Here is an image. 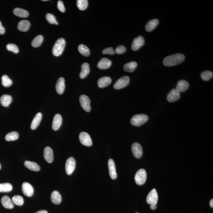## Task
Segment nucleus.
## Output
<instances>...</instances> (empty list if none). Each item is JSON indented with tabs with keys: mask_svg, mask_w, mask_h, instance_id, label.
<instances>
[{
	"mask_svg": "<svg viewBox=\"0 0 213 213\" xmlns=\"http://www.w3.org/2000/svg\"><path fill=\"white\" fill-rule=\"evenodd\" d=\"M108 164L109 175L111 178L112 179H116L117 177V175L116 172V166H115L114 160L112 159H109L108 162Z\"/></svg>",
	"mask_w": 213,
	"mask_h": 213,
	"instance_id": "4468645a",
	"label": "nucleus"
},
{
	"mask_svg": "<svg viewBox=\"0 0 213 213\" xmlns=\"http://www.w3.org/2000/svg\"><path fill=\"white\" fill-rule=\"evenodd\" d=\"M130 77L127 76H124L120 78L114 85V88L115 89H121L129 85Z\"/></svg>",
	"mask_w": 213,
	"mask_h": 213,
	"instance_id": "39448f33",
	"label": "nucleus"
},
{
	"mask_svg": "<svg viewBox=\"0 0 213 213\" xmlns=\"http://www.w3.org/2000/svg\"><path fill=\"white\" fill-rule=\"evenodd\" d=\"M81 68H82V70H81V72L79 74V76H80L81 79H84L90 73L89 64L88 63H84L82 64Z\"/></svg>",
	"mask_w": 213,
	"mask_h": 213,
	"instance_id": "4be33fe9",
	"label": "nucleus"
},
{
	"mask_svg": "<svg viewBox=\"0 0 213 213\" xmlns=\"http://www.w3.org/2000/svg\"><path fill=\"white\" fill-rule=\"evenodd\" d=\"M76 161L73 157H70L67 159L65 165L66 172L67 175H71L76 168Z\"/></svg>",
	"mask_w": 213,
	"mask_h": 213,
	"instance_id": "423d86ee",
	"label": "nucleus"
},
{
	"mask_svg": "<svg viewBox=\"0 0 213 213\" xmlns=\"http://www.w3.org/2000/svg\"><path fill=\"white\" fill-rule=\"evenodd\" d=\"M145 39L142 36H139L133 40L131 44V49L133 51H136L138 50L145 44Z\"/></svg>",
	"mask_w": 213,
	"mask_h": 213,
	"instance_id": "9b49d317",
	"label": "nucleus"
},
{
	"mask_svg": "<svg viewBox=\"0 0 213 213\" xmlns=\"http://www.w3.org/2000/svg\"><path fill=\"white\" fill-rule=\"evenodd\" d=\"M65 88V79L63 77H60L58 79L56 85L57 92L58 94H63Z\"/></svg>",
	"mask_w": 213,
	"mask_h": 213,
	"instance_id": "a211bd4d",
	"label": "nucleus"
},
{
	"mask_svg": "<svg viewBox=\"0 0 213 213\" xmlns=\"http://www.w3.org/2000/svg\"><path fill=\"white\" fill-rule=\"evenodd\" d=\"M46 19H47L48 22L51 24H55L56 25L58 24L55 16L52 13H47L46 15Z\"/></svg>",
	"mask_w": 213,
	"mask_h": 213,
	"instance_id": "58836bf2",
	"label": "nucleus"
},
{
	"mask_svg": "<svg viewBox=\"0 0 213 213\" xmlns=\"http://www.w3.org/2000/svg\"><path fill=\"white\" fill-rule=\"evenodd\" d=\"M189 86L190 85L187 81L181 80L178 81L176 89L180 92H184L188 89Z\"/></svg>",
	"mask_w": 213,
	"mask_h": 213,
	"instance_id": "aec40b11",
	"label": "nucleus"
},
{
	"mask_svg": "<svg viewBox=\"0 0 213 213\" xmlns=\"http://www.w3.org/2000/svg\"><path fill=\"white\" fill-rule=\"evenodd\" d=\"M77 5L79 10H84L88 7V1L87 0H78Z\"/></svg>",
	"mask_w": 213,
	"mask_h": 213,
	"instance_id": "4c0bfd02",
	"label": "nucleus"
},
{
	"mask_svg": "<svg viewBox=\"0 0 213 213\" xmlns=\"http://www.w3.org/2000/svg\"><path fill=\"white\" fill-rule=\"evenodd\" d=\"M112 64L111 61L108 58H102L97 64V67L101 70H105L109 68Z\"/></svg>",
	"mask_w": 213,
	"mask_h": 213,
	"instance_id": "f3484780",
	"label": "nucleus"
},
{
	"mask_svg": "<svg viewBox=\"0 0 213 213\" xmlns=\"http://www.w3.org/2000/svg\"><path fill=\"white\" fill-rule=\"evenodd\" d=\"M62 123V118L61 115L57 114L55 115L52 123V128L55 131L59 129Z\"/></svg>",
	"mask_w": 213,
	"mask_h": 213,
	"instance_id": "dca6fc26",
	"label": "nucleus"
},
{
	"mask_svg": "<svg viewBox=\"0 0 213 213\" xmlns=\"http://www.w3.org/2000/svg\"><path fill=\"white\" fill-rule=\"evenodd\" d=\"M66 46L65 40L63 38L58 39L52 48V52L55 56H59L62 53Z\"/></svg>",
	"mask_w": 213,
	"mask_h": 213,
	"instance_id": "f03ea898",
	"label": "nucleus"
},
{
	"mask_svg": "<svg viewBox=\"0 0 213 213\" xmlns=\"http://www.w3.org/2000/svg\"><path fill=\"white\" fill-rule=\"evenodd\" d=\"M42 117V115L41 112H38L35 115L31 123V127L32 130H35L39 125Z\"/></svg>",
	"mask_w": 213,
	"mask_h": 213,
	"instance_id": "412c9836",
	"label": "nucleus"
},
{
	"mask_svg": "<svg viewBox=\"0 0 213 213\" xmlns=\"http://www.w3.org/2000/svg\"><path fill=\"white\" fill-rule=\"evenodd\" d=\"M19 137L18 133L16 131H12L11 132L7 133L6 135L5 139L7 141H11L17 140Z\"/></svg>",
	"mask_w": 213,
	"mask_h": 213,
	"instance_id": "7c9ffc66",
	"label": "nucleus"
},
{
	"mask_svg": "<svg viewBox=\"0 0 213 213\" xmlns=\"http://www.w3.org/2000/svg\"><path fill=\"white\" fill-rule=\"evenodd\" d=\"M1 202L4 207L7 209H12L14 207V205H13L12 201L7 196H2L1 199Z\"/></svg>",
	"mask_w": 213,
	"mask_h": 213,
	"instance_id": "6ab92c4d",
	"label": "nucleus"
},
{
	"mask_svg": "<svg viewBox=\"0 0 213 213\" xmlns=\"http://www.w3.org/2000/svg\"><path fill=\"white\" fill-rule=\"evenodd\" d=\"M78 49L79 52L83 56L88 57L90 55V51L89 48L85 45H79Z\"/></svg>",
	"mask_w": 213,
	"mask_h": 213,
	"instance_id": "2f4dec72",
	"label": "nucleus"
},
{
	"mask_svg": "<svg viewBox=\"0 0 213 213\" xmlns=\"http://www.w3.org/2000/svg\"><path fill=\"white\" fill-rule=\"evenodd\" d=\"M31 26V24L28 20H23L21 21L17 25L18 29L22 32H26L28 31Z\"/></svg>",
	"mask_w": 213,
	"mask_h": 213,
	"instance_id": "b1692460",
	"label": "nucleus"
},
{
	"mask_svg": "<svg viewBox=\"0 0 213 213\" xmlns=\"http://www.w3.org/2000/svg\"><path fill=\"white\" fill-rule=\"evenodd\" d=\"M43 1H48L47 0H42Z\"/></svg>",
	"mask_w": 213,
	"mask_h": 213,
	"instance_id": "09e8293b",
	"label": "nucleus"
},
{
	"mask_svg": "<svg viewBox=\"0 0 213 213\" xmlns=\"http://www.w3.org/2000/svg\"><path fill=\"white\" fill-rule=\"evenodd\" d=\"M1 169V165L0 164V169Z\"/></svg>",
	"mask_w": 213,
	"mask_h": 213,
	"instance_id": "8fccbe9b",
	"label": "nucleus"
},
{
	"mask_svg": "<svg viewBox=\"0 0 213 213\" xmlns=\"http://www.w3.org/2000/svg\"><path fill=\"white\" fill-rule=\"evenodd\" d=\"M24 165L27 168L34 171H38L40 169V166L34 162L26 161L25 162Z\"/></svg>",
	"mask_w": 213,
	"mask_h": 213,
	"instance_id": "c85d7f7f",
	"label": "nucleus"
},
{
	"mask_svg": "<svg viewBox=\"0 0 213 213\" xmlns=\"http://www.w3.org/2000/svg\"><path fill=\"white\" fill-rule=\"evenodd\" d=\"M81 106L84 110L89 112L91 110V100L87 96L82 95L79 97Z\"/></svg>",
	"mask_w": 213,
	"mask_h": 213,
	"instance_id": "0eeeda50",
	"label": "nucleus"
},
{
	"mask_svg": "<svg viewBox=\"0 0 213 213\" xmlns=\"http://www.w3.org/2000/svg\"><path fill=\"white\" fill-rule=\"evenodd\" d=\"M7 50L14 52L15 53H18L19 49L17 46L16 44L13 43H9L7 46Z\"/></svg>",
	"mask_w": 213,
	"mask_h": 213,
	"instance_id": "ea45409f",
	"label": "nucleus"
},
{
	"mask_svg": "<svg viewBox=\"0 0 213 213\" xmlns=\"http://www.w3.org/2000/svg\"><path fill=\"white\" fill-rule=\"evenodd\" d=\"M115 52V51H114L113 48L111 47L106 48L102 51V53L103 54L113 55Z\"/></svg>",
	"mask_w": 213,
	"mask_h": 213,
	"instance_id": "79ce46f5",
	"label": "nucleus"
},
{
	"mask_svg": "<svg viewBox=\"0 0 213 213\" xmlns=\"http://www.w3.org/2000/svg\"><path fill=\"white\" fill-rule=\"evenodd\" d=\"M126 51V48L124 46L121 45V46H118L115 49V52H116L118 54H121L124 53Z\"/></svg>",
	"mask_w": 213,
	"mask_h": 213,
	"instance_id": "a19ab883",
	"label": "nucleus"
},
{
	"mask_svg": "<svg viewBox=\"0 0 213 213\" xmlns=\"http://www.w3.org/2000/svg\"><path fill=\"white\" fill-rule=\"evenodd\" d=\"M148 117L145 114H138L134 115L131 119V124L136 126H139L148 121Z\"/></svg>",
	"mask_w": 213,
	"mask_h": 213,
	"instance_id": "7ed1b4c3",
	"label": "nucleus"
},
{
	"mask_svg": "<svg viewBox=\"0 0 213 213\" xmlns=\"http://www.w3.org/2000/svg\"><path fill=\"white\" fill-rule=\"evenodd\" d=\"M185 58V56L182 54H175L165 58L163 60V64L166 67H172L181 63Z\"/></svg>",
	"mask_w": 213,
	"mask_h": 213,
	"instance_id": "f257e3e1",
	"label": "nucleus"
},
{
	"mask_svg": "<svg viewBox=\"0 0 213 213\" xmlns=\"http://www.w3.org/2000/svg\"><path fill=\"white\" fill-rule=\"evenodd\" d=\"M158 194L155 189H153L148 193L146 197V202L151 205H157L158 201Z\"/></svg>",
	"mask_w": 213,
	"mask_h": 213,
	"instance_id": "6e6552de",
	"label": "nucleus"
},
{
	"mask_svg": "<svg viewBox=\"0 0 213 213\" xmlns=\"http://www.w3.org/2000/svg\"><path fill=\"white\" fill-rule=\"evenodd\" d=\"M2 83L3 86L5 87H9L12 85V82L8 76L5 75L2 76Z\"/></svg>",
	"mask_w": 213,
	"mask_h": 213,
	"instance_id": "e433bc0d",
	"label": "nucleus"
},
{
	"mask_svg": "<svg viewBox=\"0 0 213 213\" xmlns=\"http://www.w3.org/2000/svg\"><path fill=\"white\" fill-rule=\"evenodd\" d=\"M79 139L81 143L85 146H92V139L88 133L85 132L81 133L79 134Z\"/></svg>",
	"mask_w": 213,
	"mask_h": 213,
	"instance_id": "1a4fd4ad",
	"label": "nucleus"
},
{
	"mask_svg": "<svg viewBox=\"0 0 213 213\" xmlns=\"http://www.w3.org/2000/svg\"><path fill=\"white\" fill-rule=\"evenodd\" d=\"M157 206L156 205H151V210H155Z\"/></svg>",
	"mask_w": 213,
	"mask_h": 213,
	"instance_id": "49530a36",
	"label": "nucleus"
},
{
	"mask_svg": "<svg viewBox=\"0 0 213 213\" xmlns=\"http://www.w3.org/2000/svg\"><path fill=\"white\" fill-rule=\"evenodd\" d=\"M12 190V186L8 183L0 184V192H8Z\"/></svg>",
	"mask_w": 213,
	"mask_h": 213,
	"instance_id": "473e14b6",
	"label": "nucleus"
},
{
	"mask_svg": "<svg viewBox=\"0 0 213 213\" xmlns=\"http://www.w3.org/2000/svg\"><path fill=\"white\" fill-rule=\"evenodd\" d=\"M159 21L157 19H153L150 20L145 26V29L147 32H151L158 25Z\"/></svg>",
	"mask_w": 213,
	"mask_h": 213,
	"instance_id": "a878e982",
	"label": "nucleus"
},
{
	"mask_svg": "<svg viewBox=\"0 0 213 213\" xmlns=\"http://www.w3.org/2000/svg\"><path fill=\"white\" fill-rule=\"evenodd\" d=\"M12 100V98L11 96L4 94L2 95L0 98V103L4 106H8Z\"/></svg>",
	"mask_w": 213,
	"mask_h": 213,
	"instance_id": "cd10ccee",
	"label": "nucleus"
},
{
	"mask_svg": "<svg viewBox=\"0 0 213 213\" xmlns=\"http://www.w3.org/2000/svg\"><path fill=\"white\" fill-rule=\"evenodd\" d=\"M210 205L211 207H213V199H211V201L210 202Z\"/></svg>",
	"mask_w": 213,
	"mask_h": 213,
	"instance_id": "de8ad7c7",
	"label": "nucleus"
},
{
	"mask_svg": "<svg viewBox=\"0 0 213 213\" xmlns=\"http://www.w3.org/2000/svg\"><path fill=\"white\" fill-rule=\"evenodd\" d=\"M43 37L42 36L39 35L37 36L33 40L32 42V46L34 47H37L40 46L43 42Z\"/></svg>",
	"mask_w": 213,
	"mask_h": 213,
	"instance_id": "72a5a7b5",
	"label": "nucleus"
},
{
	"mask_svg": "<svg viewBox=\"0 0 213 213\" xmlns=\"http://www.w3.org/2000/svg\"><path fill=\"white\" fill-rule=\"evenodd\" d=\"M181 97L180 92L176 88L171 91L167 96V100L169 102H173L179 100Z\"/></svg>",
	"mask_w": 213,
	"mask_h": 213,
	"instance_id": "ddd939ff",
	"label": "nucleus"
},
{
	"mask_svg": "<svg viewBox=\"0 0 213 213\" xmlns=\"http://www.w3.org/2000/svg\"><path fill=\"white\" fill-rule=\"evenodd\" d=\"M51 199L52 202L55 205H59L62 201V197L58 191L52 192L51 196Z\"/></svg>",
	"mask_w": 213,
	"mask_h": 213,
	"instance_id": "393cba45",
	"label": "nucleus"
},
{
	"mask_svg": "<svg viewBox=\"0 0 213 213\" xmlns=\"http://www.w3.org/2000/svg\"><path fill=\"white\" fill-rule=\"evenodd\" d=\"M13 13L16 16L20 17L26 18L29 16V13L28 11L19 7L15 8L13 10Z\"/></svg>",
	"mask_w": 213,
	"mask_h": 213,
	"instance_id": "bb28decb",
	"label": "nucleus"
},
{
	"mask_svg": "<svg viewBox=\"0 0 213 213\" xmlns=\"http://www.w3.org/2000/svg\"><path fill=\"white\" fill-rule=\"evenodd\" d=\"M22 193L25 196L31 197L34 193V189L32 186L28 182H24L22 185Z\"/></svg>",
	"mask_w": 213,
	"mask_h": 213,
	"instance_id": "f8f14e48",
	"label": "nucleus"
},
{
	"mask_svg": "<svg viewBox=\"0 0 213 213\" xmlns=\"http://www.w3.org/2000/svg\"><path fill=\"white\" fill-rule=\"evenodd\" d=\"M57 7L58 10L62 12H65V7L64 5L63 2L61 1H58L57 2Z\"/></svg>",
	"mask_w": 213,
	"mask_h": 213,
	"instance_id": "37998d69",
	"label": "nucleus"
},
{
	"mask_svg": "<svg viewBox=\"0 0 213 213\" xmlns=\"http://www.w3.org/2000/svg\"><path fill=\"white\" fill-rule=\"evenodd\" d=\"M147 178V173L145 169H139L136 172L135 176L136 183L138 185H142L146 182Z\"/></svg>",
	"mask_w": 213,
	"mask_h": 213,
	"instance_id": "20e7f679",
	"label": "nucleus"
},
{
	"mask_svg": "<svg viewBox=\"0 0 213 213\" xmlns=\"http://www.w3.org/2000/svg\"></svg>",
	"mask_w": 213,
	"mask_h": 213,
	"instance_id": "3c124183",
	"label": "nucleus"
},
{
	"mask_svg": "<svg viewBox=\"0 0 213 213\" xmlns=\"http://www.w3.org/2000/svg\"><path fill=\"white\" fill-rule=\"evenodd\" d=\"M12 201L13 203L18 206H22L24 204L23 198L19 195H16L13 196L12 199Z\"/></svg>",
	"mask_w": 213,
	"mask_h": 213,
	"instance_id": "c9c22d12",
	"label": "nucleus"
},
{
	"mask_svg": "<svg viewBox=\"0 0 213 213\" xmlns=\"http://www.w3.org/2000/svg\"><path fill=\"white\" fill-rule=\"evenodd\" d=\"M35 213H48V212L47 211H46V210H41V211H37V212Z\"/></svg>",
	"mask_w": 213,
	"mask_h": 213,
	"instance_id": "a18cd8bd",
	"label": "nucleus"
},
{
	"mask_svg": "<svg viewBox=\"0 0 213 213\" xmlns=\"http://www.w3.org/2000/svg\"><path fill=\"white\" fill-rule=\"evenodd\" d=\"M201 78L205 81H208L213 77V73L211 71H205L202 72L200 75Z\"/></svg>",
	"mask_w": 213,
	"mask_h": 213,
	"instance_id": "f704fd0d",
	"label": "nucleus"
},
{
	"mask_svg": "<svg viewBox=\"0 0 213 213\" xmlns=\"http://www.w3.org/2000/svg\"><path fill=\"white\" fill-rule=\"evenodd\" d=\"M111 82V79L110 77H103L99 79L97 82V84L100 88H103L108 86Z\"/></svg>",
	"mask_w": 213,
	"mask_h": 213,
	"instance_id": "5701e85b",
	"label": "nucleus"
},
{
	"mask_svg": "<svg viewBox=\"0 0 213 213\" xmlns=\"http://www.w3.org/2000/svg\"><path fill=\"white\" fill-rule=\"evenodd\" d=\"M131 150L134 156L137 158H140L143 154V150L141 146L138 142L133 143L131 146Z\"/></svg>",
	"mask_w": 213,
	"mask_h": 213,
	"instance_id": "9d476101",
	"label": "nucleus"
},
{
	"mask_svg": "<svg viewBox=\"0 0 213 213\" xmlns=\"http://www.w3.org/2000/svg\"><path fill=\"white\" fill-rule=\"evenodd\" d=\"M5 29L2 25V22L0 21V34H4L5 33Z\"/></svg>",
	"mask_w": 213,
	"mask_h": 213,
	"instance_id": "c03bdc74",
	"label": "nucleus"
},
{
	"mask_svg": "<svg viewBox=\"0 0 213 213\" xmlns=\"http://www.w3.org/2000/svg\"><path fill=\"white\" fill-rule=\"evenodd\" d=\"M43 156L48 163H51L53 161L54 159L53 153L50 147L47 146L45 148L43 151Z\"/></svg>",
	"mask_w": 213,
	"mask_h": 213,
	"instance_id": "2eb2a0df",
	"label": "nucleus"
},
{
	"mask_svg": "<svg viewBox=\"0 0 213 213\" xmlns=\"http://www.w3.org/2000/svg\"><path fill=\"white\" fill-rule=\"evenodd\" d=\"M137 67V64L135 61H132L124 64L123 68L124 71L129 72H132Z\"/></svg>",
	"mask_w": 213,
	"mask_h": 213,
	"instance_id": "c756f323",
	"label": "nucleus"
}]
</instances>
